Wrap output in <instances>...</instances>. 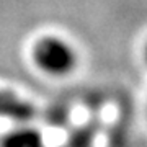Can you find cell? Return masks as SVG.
<instances>
[{
  "mask_svg": "<svg viewBox=\"0 0 147 147\" xmlns=\"http://www.w3.org/2000/svg\"><path fill=\"white\" fill-rule=\"evenodd\" d=\"M33 62L49 75H65L75 67L77 54L61 38L44 36L38 39L31 51Z\"/></svg>",
  "mask_w": 147,
  "mask_h": 147,
  "instance_id": "1",
  "label": "cell"
},
{
  "mask_svg": "<svg viewBox=\"0 0 147 147\" xmlns=\"http://www.w3.org/2000/svg\"><path fill=\"white\" fill-rule=\"evenodd\" d=\"M0 115L13 119L26 121L33 116V108L30 103L20 100L11 93H0Z\"/></svg>",
  "mask_w": 147,
  "mask_h": 147,
  "instance_id": "2",
  "label": "cell"
},
{
  "mask_svg": "<svg viewBox=\"0 0 147 147\" xmlns=\"http://www.w3.org/2000/svg\"><path fill=\"white\" fill-rule=\"evenodd\" d=\"M2 147H44V142L38 131L23 127L8 132L2 141Z\"/></svg>",
  "mask_w": 147,
  "mask_h": 147,
  "instance_id": "3",
  "label": "cell"
},
{
  "mask_svg": "<svg viewBox=\"0 0 147 147\" xmlns=\"http://www.w3.org/2000/svg\"><path fill=\"white\" fill-rule=\"evenodd\" d=\"M93 141H95V127L85 126L72 132V136L69 137L67 147H92Z\"/></svg>",
  "mask_w": 147,
  "mask_h": 147,
  "instance_id": "4",
  "label": "cell"
},
{
  "mask_svg": "<svg viewBox=\"0 0 147 147\" xmlns=\"http://www.w3.org/2000/svg\"><path fill=\"white\" fill-rule=\"evenodd\" d=\"M146 59H147V46H146Z\"/></svg>",
  "mask_w": 147,
  "mask_h": 147,
  "instance_id": "5",
  "label": "cell"
}]
</instances>
